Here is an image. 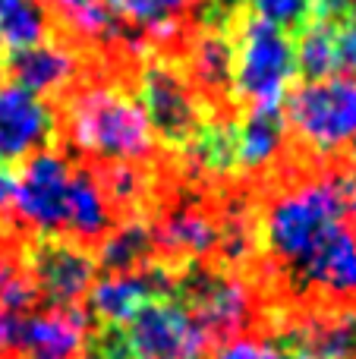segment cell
Here are the masks:
<instances>
[{
	"label": "cell",
	"mask_w": 356,
	"mask_h": 359,
	"mask_svg": "<svg viewBox=\"0 0 356 359\" xmlns=\"http://www.w3.org/2000/svg\"><path fill=\"white\" fill-rule=\"evenodd\" d=\"M57 145L79 161H155V142L130 73H88L54 104Z\"/></svg>",
	"instance_id": "cell-1"
},
{
	"label": "cell",
	"mask_w": 356,
	"mask_h": 359,
	"mask_svg": "<svg viewBox=\"0 0 356 359\" xmlns=\"http://www.w3.org/2000/svg\"><path fill=\"white\" fill-rule=\"evenodd\" d=\"M177 306L196 322L208 347L262 328L265 293L256 278L214 262H186L174 271Z\"/></svg>",
	"instance_id": "cell-2"
},
{
	"label": "cell",
	"mask_w": 356,
	"mask_h": 359,
	"mask_svg": "<svg viewBox=\"0 0 356 359\" xmlns=\"http://www.w3.org/2000/svg\"><path fill=\"white\" fill-rule=\"evenodd\" d=\"M296 82L294 35L240 4L233 16V101L237 111L281 104Z\"/></svg>",
	"instance_id": "cell-3"
},
{
	"label": "cell",
	"mask_w": 356,
	"mask_h": 359,
	"mask_svg": "<svg viewBox=\"0 0 356 359\" xmlns=\"http://www.w3.org/2000/svg\"><path fill=\"white\" fill-rule=\"evenodd\" d=\"M281 111L294 149L315 161H334V155L356 136V76L338 73L300 86L294 82Z\"/></svg>",
	"instance_id": "cell-4"
},
{
	"label": "cell",
	"mask_w": 356,
	"mask_h": 359,
	"mask_svg": "<svg viewBox=\"0 0 356 359\" xmlns=\"http://www.w3.org/2000/svg\"><path fill=\"white\" fill-rule=\"evenodd\" d=\"M132 88L161 151L186 149L205 117H212L189 86L180 60L170 54L142 50L132 63Z\"/></svg>",
	"instance_id": "cell-5"
},
{
	"label": "cell",
	"mask_w": 356,
	"mask_h": 359,
	"mask_svg": "<svg viewBox=\"0 0 356 359\" xmlns=\"http://www.w3.org/2000/svg\"><path fill=\"white\" fill-rule=\"evenodd\" d=\"M76 158L60 145L35 151L16 168L10 215L32 233H67L69 183Z\"/></svg>",
	"instance_id": "cell-6"
},
{
	"label": "cell",
	"mask_w": 356,
	"mask_h": 359,
	"mask_svg": "<svg viewBox=\"0 0 356 359\" xmlns=\"http://www.w3.org/2000/svg\"><path fill=\"white\" fill-rule=\"evenodd\" d=\"M22 265L32 274L44 306H82L88 287L98 278L95 249L67 233L22 236Z\"/></svg>",
	"instance_id": "cell-7"
},
{
	"label": "cell",
	"mask_w": 356,
	"mask_h": 359,
	"mask_svg": "<svg viewBox=\"0 0 356 359\" xmlns=\"http://www.w3.org/2000/svg\"><path fill=\"white\" fill-rule=\"evenodd\" d=\"M88 73H130V69L101 67L88 60L82 50H76L69 41H63L60 35H50L48 41L32 44V48L10 50V57L4 60V76L10 79V86H19L22 92L48 104L63 98Z\"/></svg>",
	"instance_id": "cell-8"
},
{
	"label": "cell",
	"mask_w": 356,
	"mask_h": 359,
	"mask_svg": "<svg viewBox=\"0 0 356 359\" xmlns=\"http://www.w3.org/2000/svg\"><path fill=\"white\" fill-rule=\"evenodd\" d=\"M126 334L136 359H208L212 347L174 299H151L132 312Z\"/></svg>",
	"instance_id": "cell-9"
},
{
	"label": "cell",
	"mask_w": 356,
	"mask_h": 359,
	"mask_svg": "<svg viewBox=\"0 0 356 359\" xmlns=\"http://www.w3.org/2000/svg\"><path fill=\"white\" fill-rule=\"evenodd\" d=\"M174 271L177 265L155 259L126 274H98L95 284L88 287L82 306H85L92 322L126 325L132 318V312L142 309L145 303L170 299V293H174Z\"/></svg>",
	"instance_id": "cell-10"
},
{
	"label": "cell",
	"mask_w": 356,
	"mask_h": 359,
	"mask_svg": "<svg viewBox=\"0 0 356 359\" xmlns=\"http://www.w3.org/2000/svg\"><path fill=\"white\" fill-rule=\"evenodd\" d=\"M50 145H57L54 107L19 86H0V168L16 170Z\"/></svg>",
	"instance_id": "cell-11"
},
{
	"label": "cell",
	"mask_w": 356,
	"mask_h": 359,
	"mask_svg": "<svg viewBox=\"0 0 356 359\" xmlns=\"http://www.w3.org/2000/svg\"><path fill=\"white\" fill-rule=\"evenodd\" d=\"M117 19L136 35L142 50L177 57L193 22L196 0H111Z\"/></svg>",
	"instance_id": "cell-12"
},
{
	"label": "cell",
	"mask_w": 356,
	"mask_h": 359,
	"mask_svg": "<svg viewBox=\"0 0 356 359\" xmlns=\"http://www.w3.org/2000/svg\"><path fill=\"white\" fill-rule=\"evenodd\" d=\"M240 133V177L259 180L265 177L287 149V120L281 104L271 107H246L237 114Z\"/></svg>",
	"instance_id": "cell-13"
},
{
	"label": "cell",
	"mask_w": 356,
	"mask_h": 359,
	"mask_svg": "<svg viewBox=\"0 0 356 359\" xmlns=\"http://www.w3.org/2000/svg\"><path fill=\"white\" fill-rule=\"evenodd\" d=\"M98 274H126L158 259V243L149 217H123L95 246Z\"/></svg>",
	"instance_id": "cell-14"
},
{
	"label": "cell",
	"mask_w": 356,
	"mask_h": 359,
	"mask_svg": "<svg viewBox=\"0 0 356 359\" xmlns=\"http://www.w3.org/2000/svg\"><path fill=\"white\" fill-rule=\"evenodd\" d=\"M50 35L57 32L44 0H0V41L10 50L41 44Z\"/></svg>",
	"instance_id": "cell-15"
},
{
	"label": "cell",
	"mask_w": 356,
	"mask_h": 359,
	"mask_svg": "<svg viewBox=\"0 0 356 359\" xmlns=\"http://www.w3.org/2000/svg\"><path fill=\"white\" fill-rule=\"evenodd\" d=\"M296 50V76L303 82L328 79L338 76V57H334V22L325 19H309L294 35Z\"/></svg>",
	"instance_id": "cell-16"
},
{
	"label": "cell",
	"mask_w": 356,
	"mask_h": 359,
	"mask_svg": "<svg viewBox=\"0 0 356 359\" xmlns=\"http://www.w3.org/2000/svg\"><path fill=\"white\" fill-rule=\"evenodd\" d=\"M82 359H136L126 325L92 322L85 344H82Z\"/></svg>",
	"instance_id": "cell-17"
},
{
	"label": "cell",
	"mask_w": 356,
	"mask_h": 359,
	"mask_svg": "<svg viewBox=\"0 0 356 359\" xmlns=\"http://www.w3.org/2000/svg\"><path fill=\"white\" fill-rule=\"evenodd\" d=\"M256 16L275 22L287 35H296L313 19V0H243Z\"/></svg>",
	"instance_id": "cell-18"
},
{
	"label": "cell",
	"mask_w": 356,
	"mask_h": 359,
	"mask_svg": "<svg viewBox=\"0 0 356 359\" xmlns=\"http://www.w3.org/2000/svg\"><path fill=\"white\" fill-rule=\"evenodd\" d=\"M208 359H290V353L281 344L271 341V337L249 331V334H240V337L218 344Z\"/></svg>",
	"instance_id": "cell-19"
},
{
	"label": "cell",
	"mask_w": 356,
	"mask_h": 359,
	"mask_svg": "<svg viewBox=\"0 0 356 359\" xmlns=\"http://www.w3.org/2000/svg\"><path fill=\"white\" fill-rule=\"evenodd\" d=\"M334 57H338V73L356 76V22L344 19L334 25Z\"/></svg>",
	"instance_id": "cell-20"
},
{
	"label": "cell",
	"mask_w": 356,
	"mask_h": 359,
	"mask_svg": "<svg viewBox=\"0 0 356 359\" xmlns=\"http://www.w3.org/2000/svg\"><path fill=\"white\" fill-rule=\"evenodd\" d=\"M313 19H325V22H344L350 19V0H313Z\"/></svg>",
	"instance_id": "cell-21"
},
{
	"label": "cell",
	"mask_w": 356,
	"mask_h": 359,
	"mask_svg": "<svg viewBox=\"0 0 356 359\" xmlns=\"http://www.w3.org/2000/svg\"><path fill=\"white\" fill-rule=\"evenodd\" d=\"M13 186H16V170L0 168V221H4V217H10Z\"/></svg>",
	"instance_id": "cell-22"
},
{
	"label": "cell",
	"mask_w": 356,
	"mask_h": 359,
	"mask_svg": "<svg viewBox=\"0 0 356 359\" xmlns=\"http://www.w3.org/2000/svg\"><path fill=\"white\" fill-rule=\"evenodd\" d=\"M334 164H338V168H344V170H356V136L338 151V155H334Z\"/></svg>",
	"instance_id": "cell-23"
},
{
	"label": "cell",
	"mask_w": 356,
	"mask_h": 359,
	"mask_svg": "<svg viewBox=\"0 0 356 359\" xmlns=\"http://www.w3.org/2000/svg\"><path fill=\"white\" fill-rule=\"evenodd\" d=\"M347 227H350V233H353V243H356V217H347Z\"/></svg>",
	"instance_id": "cell-24"
},
{
	"label": "cell",
	"mask_w": 356,
	"mask_h": 359,
	"mask_svg": "<svg viewBox=\"0 0 356 359\" xmlns=\"http://www.w3.org/2000/svg\"><path fill=\"white\" fill-rule=\"evenodd\" d=\"M4 60H6V54H4V41H0V76H4Z\"/></svg>",
	"instance_id": "cell-25"
},
{
	"label": "cell",
	"mask_w": 356,
	"mask_h": 359,
	"mask_svg": "<svg viewBox=\"0 0 356 359\" xmlns=\"http://www.w3.org/2000/svg\"><path fill=\"white\" fill-rule=\"evenodd\" d=\"M350 19L356 22V0H350Z\"/></svg>",
	"instance_id": "cell-26"
}]
</instances>
